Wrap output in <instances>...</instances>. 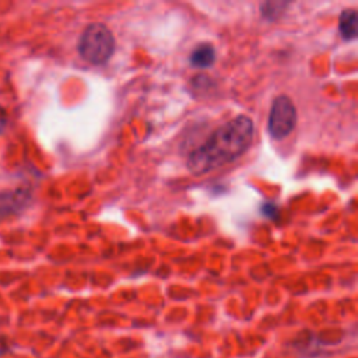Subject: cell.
Returning <instances> with one entry per match:
<instances>
[{
    "instance_id": "obj_1",
    "label": "cell",
    "mask_w": 358,
    "mask_h": 358,
    "mask_svg": "<svg viewBox=\"0 0 358 358\" xmlns=\"http://www.w3.org/2000/svg\"><path fill=\"white\" fill-rule=\"evenodd\" d=\"M255 126L249 116L239 115L220 126L208 140L187 157V169L193 175H204L241 157L250 145Z\"/></svg>"
},
{
    "instance_id": "obj_2",
    "label": "cell",
    "mask_w": 358,
    "mask_h": 358,
    "mask_svg": "<svg viewBox=\"0 0 358 358\" xmlns=\"http://www.w3.org/2000/svg\"><path fill=\"white\" fill-rule=\"evenodd\" d=\"M80 56L92 64L106 63L115 52V36L102 22L90 24L78 41Z\"/></svg>"
},
{
    "instance_id": "obj_3",
    "label": "cell",
    "mask_w": 358,
    "mask_h": 358,
    "mask_svg": "<svg viewBox=\"0 0 358 358\" xmlns=\"http://www.w3.org/2000/svg\"><path fill=\"white\" fill-rule=\"evenodd\" d=\"M296 124V108L291 98L287 95H280L274 99L270 115L267 130L270 136L275 140L285 138Z\"/></svg>"
},
{
    "instance_id": "obj_4",
    "label": "cell",
    "mask_w": 358,
    "mask_h": 358,
    "mask_svg": "<svg viewBox=\"0 0 358 358\" xmlns=\"http://www.w3.org/2000/svg\"><path fill=\"white\" fill-rule=\"evenodd\" d=\"M29 200L31 194L27 189L0 192V220L22 211L28 206Z\"/></svg>"
},
{
    "instance_id": "obj_5",
    "label": "cell",
    "mask_w": 358,
    "mask_h": 358,
    "mask_svg": "<svg viewBox=\"0 0 358 358\" xmlns=\"http://www.w3.org/2000/svg\"><path fill=\"white\" fill-rule=\"evenodd\" d=\"M189 62L194 67L207 69L215 62V50L214 46L210 43H200L189 57Z\"/></svg>"
},
{
    "instance_id": "obj_6",
    "label": "cell",
    "mask_w": 358,
    "mask_h": 358,
    "mask_svg": "<svg viewBox=\"0 0 358 358\" xmlns=\"http://www.w3.org/2000/svg\"><path fill=\"white\" fill-rule=\"evenodd\" d=\"M338 29L343 35L344 39L350 41L357 36L358 31V14L355 10L348 8L344 10L340 15V22H338Z\"/></svg>"
},
{
    "instance_id": "obj_7",
    "label": "cell",
    "mask_w": 358,
    "mask_h": 358,
    "mask_svg": "<svg viewBox=\"0 0 358 358\" xmlns=\"http://www.w3.org/2000/svg\"><path fill=\"white\" fill-rule=\"evenodd\" d=\"M288 6L287 1H267L262 4V14L268 20H275L280 17V14L284 11V8Z\"/></svg>"
},
{
    "instance_id": "obj_8",
    "label": "cell",
    "mask_w": 358,
    "mask_h": 358,
    "mask_svg": "<svg viewBox=\"0 0 358 358\" xmlns=\"http://www.w3.org/2000/svg\"><path fill=\"white\" fill-rule=\"evenodd\" d=\"M6 124H7V113H6V109L0 106V133L4 130Z\"/></svg>"
},
{
    "instance_id": "obj_9",
    "label": "cell",
    "mask_w": 358,
    "mask_h": 358,
    "mask_svg": "<svg viewBox=\"0 0 358 358\" xmlns=\"http://www.w3.org/2000/svg\"><path fill=\"white\" fill-rule=\"evenodd\" d=\"M6 351V341L4 338H0V354H3Z\"/></svg>"
}]
</instances>
